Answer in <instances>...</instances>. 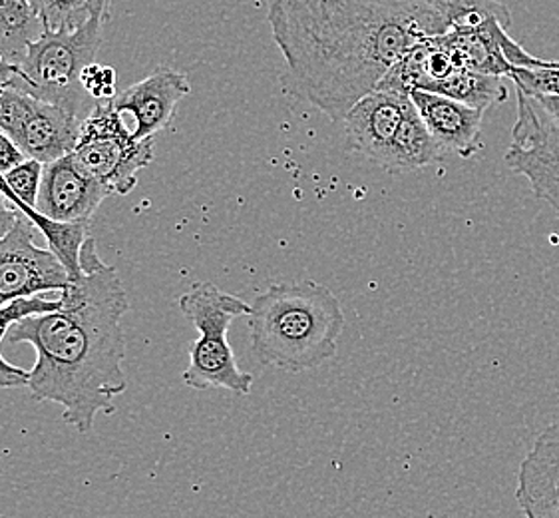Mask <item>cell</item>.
<instances>
[{
	"instance_id": "cell-1",
	"label": "cell",
	"mask_w": 559,
	"mask_h": 518,
	"mask_svg": "<svg viewBox=\"0 0 559 518\" xmlns=\"http://www.w3.org/2000/svg\"><path fill=\"white\" fill-rule=\"evenodd\" d=\"M273 40L285 60V86L333 122L425 36L450 21L426 0H271Z\"/></svg>"
},
{
	"instance_id": "cell-2",
	"label": "cell",
	"mask_w": 559,
	"mask_h": 518,
	"mask_svg": "<svg viewBox=\"0 0 559 518\" xmlns=\"http://www.w3.org/2000/svg\"><path fill=\"white\" fill-rule=\"evenodd\" d=\"M80 266L84 273L62 292V305L16 321L9 341L36 350L26 385L34 401L58 403L67 425L90 433L100 413L112 415L114 399L128 387L122 317L130 302L116 268L98 256L94 237H86Z\"/></svg>"
},
{
	"instance_id": "cell-3",
	"label": "cell",
	"mask_w": 559,
	"mask_h": 518,
	"mask_svg": "<svg viewBox=\"0 0 559 518\" xmlns=\"http://www.w3.org/2000/svg\"><path fill=\"white\" fill-rule=\"evenodd\" d=\"M343 329L338 297L313 280L271 285L249 314L251 350L259 363L287 373L311 372L333 360Z\"/></svg>"
},
{
	"instance_id": "cell-4",
	"label": "cell",
	"mask_w": 559,
	"mask_h": 518,
	"mask_svg": "<svg viewBox=\"0 0 559 518\" xmlns=\"http://www.w3.org/2000/svg\"><path fill=\"white\" fill-rule=\"evenodd\" d=\"M108 19L110 7L96 12L88 23L74 31L45 28L26 48L19 64L21 74H14L16 84L40 101L67 108L84 122L96 101L84 91L80 79L84 68L96 60Z\"/></svg>"
},
{
	"instance_id": "cell-5",
	"label": "cell",
	"mask_w": 559,
	"mask_h": 518,
	"mask_svg": "<svg viewBox=\"0 0 559 518\" xmlns=\"http://www.w3.org/2000/svg\"><path fill=\"white\" fill-rule=\"evenodd\" d=\"M179 311L200 331L191 345L190 365L183 372V384L191 389H224L236 395H249L255 377L241 372L227 331L236 317L249 316L251 305L231 293H225L210 282L191 285L178 299Z\"/></svg>"
},
{
	"instance_id": "cell-6",
	"label": "cell",
	"mask_w": 559,
	"mask_h": 518,
	"mask_svg": "<svg viewBox=\"0 0 559 518\" xmlns=\"http://www.w3.org/2000/svg\"><path fill=\"white\" fill-rule=\"evenodd\" d=\"M72 156L80 168L108 186L110 192L126 196L134 190L138 174L154 160V138L135 140L112 101L96 102L82 122Z\"/></svg>"
},
{
	"instance_id": "cell-7",
	"label": "cell",
	"mask_w": 559,
	"mask_h": 518,
	"mask_svg": "<svg viewBox=\"0 0 559 518\" xmlns=\"http://www.w3.org/2000/svg\"><path fill=\"white\" fill-rule=\"evenodd\" d=\"M506 166L524 176L537 200L548 202L559 215V132L537 114L526 92L518 89V118L512 128V146Z\"/></svg>"
},
{
	"instance_id": "cell-8",
	"label": "cell",
	"mask_w": 559,
	"mask_h": 518,
	"mask_svg": "<svg viewBox=\"0 0 559 518\" xmlns=\"http://www.w3.org/2000/svg\"><path fill=\"white\" fill-rule=\"evenodd\" d=\"M36 226L19 215L16 224L0 239V293L7 302L46 292H64L70 278L52 249L34 244Z\"/></svg>"
},
{
	"instance_id": "cell-9",
	"label": "cell",
	"mask_w": 559,
	"mask_h": 518,
	"mask_svg": "<svg viewBox=\"0 0 559 518\" xmlns=\"http://www.w3.org/2000/svg\"><path fill=\"white\" fill-rule=\"evenodd\" d=\"M413 104L411 92L396 89H377L362 96L343 120L347 150L384 168Z\"/></svg>"
},
{
	"instance_id": "cell-10",
	"label": "cell",
	"mask_w": 559,
	"mask_h": 518,
	"mask_svg": "<svg viewBox=\"0 0 559 518\" xmlns=\"http://www.w3.org/2000/svg\"><path fill=\"white\" fill-rule=\"evenodd\" d=\"M190 92V80L186 74L174 68L157 67L146 79L118 92L112 104L118 113L134 118L132 134L135 140H147L171 122L179 101Z\"/></svg>"
},
{
	"instance_id": "cell-11",
	"label": "cell",
	"mask_w": 559,
	"mask_h": 518,
	"mask_svg": "<svg viewBox=\"0 0 559 518\" xmlns=\"http://www.w3.org/2000/svg\"><path fill=\"white\" fill-rule=\"evenodd\" d=\"M110 188L80 168L72 152L45 164L36 208L58 222H90Z\"/></svg>"
},
{
	"instance_id": "cell-12",
	"label": "cell",
	"mask_w": 559,
	"mask_h": 518,
	"mask_svg": "<svg viewBox=\"0 0 559 518\" xmlns=\"http://www.w3.org/2000/svg\"><path fill=\"white\" fill-rule=\"evenodd\" d=\"M411 98L420 118L425 120L428 132L447 154L472 158L484 148L481 125L486 110H478L437 92L420 89H413Z\"/></svg>"
},
{
	"instance_id": "cell-13",
	"label": "cell",
	"mask_w": 559,
	"mask_h": 518,
	"mask_svg": "<svg viewBox=\"0 0 559 518\" xmlns=\"http://www.w3.org/2000/svg\"><path fill=\"white\" fill-rule=\"evenodd\" d=\"M515 501L527 518H559V437H537L518 471Z\"/></svg>"
},
{
	"instance_id": "cell-14",
	"label": "cell",
	"mask_w": 559,
	"mask_h": 518,
	"mask_svg": "<svg viewBox=\"0 0 559 518\" xmlns=\"http://www.w3.org/2000/svg\"><path fill=\"white\" fill-rule=\"evenodd\" d=\"M425 91L437 92L478 110H488L496 104H503L510 96L503 84V76L476 72L468 68H459L450 72L444 79L428 84Z\"/></svg>"
},
{
	"instance_id": "cell-15",
	"label": "cell",
	"mask_w": 559,
	"mask_h": 518,
	"mask_svg": "<svg viewBox=\"0 0 559 518\" xmlns=\"http://www.w3.org/2000/svg\"><path fill=\"white\" fill-rule=\"evenodd\" d=\"M45 31L31 0H0V57L21 64L26 48Z\"/></svg>"
},
{
	"instance_id": "cell-16",
	"label": "cell",
	"mask_w": 559,
	"mask_h": 518,
	"mask_svg": "<svg viewBox=\"0 0 559 518\" xmlns=\"http://www.w3.org/2000/svg\"><path fill=\"white\" fill-rule=\"evenodd\" d=\"M62 305V299L50 302L40 295L33 297H16L9 304L0 305V341L9 335L11 327L21 321L24 317L36 316V314H46L55 311ZM31 379V372H24L16 365H11L9 361L2 360L0 355V389H12V387H26Z\"/></svg>"
},
{
	"instance_id": "cell-17",
	"label": "cell",
	"mask_w": 559,
	"mask_h": 518,
	"mask_svg": "<svg viewBox=\"0 0 559 518\" xmlns=\"http://www.w3.org/2000/svg\"><path fill=\"white\" fill-rule=\"evenodd\" d=\"M38 19L50 31H74L110 7V0H31Z\"/></svg>"
},
{
	"instance_id": "cell-18",
	"label": "cell",
	"mask_w": 559,
	"mask_h": 518,
	"mask_svg": "<svg viewBox=\"0 0 559 518\" xmlns=\"http://www.w3.org/2000/svg\"><path fill=\"white\" fill-rule=\"evenodd\" d=\"M447 16L450 24L478 23L488 16L500 19L503 24L512 23L510 11L498 0H426Z\"/></svg>"
},
{
	"instance_id": "cell-19",
	"label": "cell",
	"mask_w": 559,
	"mask_h": 518,
	"mask_svg": "<svg viewBox=\"0 0 559 518\" xmlns=\"http://www.w3.org/2000/svg\"><path fill=\"white\" fill-rule=\"evenodd\" d=\"M45 164L38 160L26 158L19 166L4 172V178L9 181L12 192L19 196V200L36 208L40 196Z\"/></svg>"
},
{
	"instance_id": "cell-20",
	"label": "cell",
	"mask_w": 559,
	"mask_h": 518,
	"mask_svg": "<svg viewBox=\"0 0 559 518\" xmlns=\"http://www.w3.org/2000/svg\"><path fill=\"white\" fill-rule=\"evenodd\" d=\"M82 86L96 102L112 101L116 92V70L106 64H98L96 60L90 62L82 72Z\"/></svg>"
},
{
	"instance_id": "cell-21",
	"label": "cell",
	"mask_w": 559,
	"mask_h": 518,
	"mask_svg": "<svg viewBox=\"0 0 559 518\" xmlns=\"http://www.w3.org/2000/svg\"><path fill=\"white\" fill-rule=\"evenodd\" d=\"M530 98L534 102L539 118L549 128H554V130L559 132V94H532Z\"/></svg>"
},
{
	"instance_id": "cell-22",
	"label": "cell",
	"mask_w": 559,
	"mask_h": 518,
	"mask_svg": "<svg viewBox=\"0 0 559 518\" xmlns=\"http://www.w3.org/2000/svg\"><path fill=\"white\" fill-rule=\"evenodd\" d=\"M24 160H26V154L21 146L4 130H0V172L4 174L14 166H19Z\"/></svg>"
},
{
	"instance_id": "cell-23",
	"label": "cell",
	"mask_w": 559,
	"mask_h": 518,
	"mask_svg": "<svg viewBox=\"0 0 559 518\" xmlns=\"http://www.w3.org/2000/svg\"><path fill=\"white\" fill-rule=\"evenodd\" d=\"M19 215H21L19 208L7 196L0 193V239L11 232L14 224H16V220H19Z\"/></svg>"
},
{
	"instance_id": "cell-24",
	"label": "cell",
	"mask_w": 559,
	"mask_h": 518,
	"mask_svg": "<svg viewBox=\"0 0 559 518\" xmlns=\"http://www.w3.org/2000/svg\"><path fill=\"white\" fill-rule=\"evenodd\" d=\"M19 76L21 74V67L19 64H12L9 60L0 57V76Z\"/></svg>"
},
{
	"instance_id": "cell-25",
	"label": "cell",
	"mask_w": 559,
	"mask_h": 518,
	"mask_svg": "<svg viewBox=\"0 0 559 518\" xmlns=\"http://www.w3.org/2000/svg\"><path fill=\"white\" fill-rule=\"evenodd\" d=\"M542 437H559V421H556L554 425H549V427L542 433Z\"/></svg>"
},
{
	"instance_id": "cell-26",
	"label": "cell",
	"mask_w": 559,
	"mask_h": 518,
	"mask_svg": "<svg viewBox=\"0 0 559 518\" xmlns=\"http://www.w3.org/2000/svg\"><path fill=\"white\" fill-rule=\"evenodd\" d=\"M9 304L4 297H2V293H0V305Z\"/></svg>"
}]
</instances>
